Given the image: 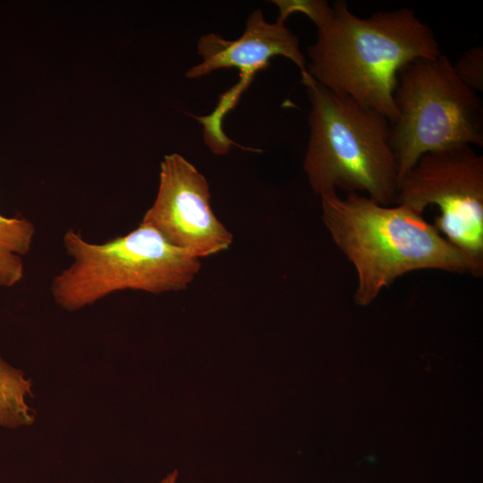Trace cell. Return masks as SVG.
I'll return each mask as SVG.
<instances>
[{"instance_id":"obj_8","label":"cell","mask_w":483,"mask_h":483,"mask_svg":"<svg viewBox=\"0 0 483 483\" xmlns=\"http://www.w3.org/2000/svg\"><path fill=\"white\" fill-rule=\"evenodd\" d=\"M198 55L202 61L192 66L186 76L191 79L208 75L218 69L240 70L242 82L259 70L269 65L272 57L281 55L292 61L301 71L307 72V60L300 48L299 38L284 23L267 22L258 9L249 16L243 34L237 39L226 40L215 33L199 38Z\"/></svg>"},{"instance_id":"obj_11","label":"cell","mask_w":483,"mask_h":483,"mask_svg":"<svg viewBox=\"0 0 483 483\" xmlns=\"http://www.w3.org/2000/svg\"><path fill=\"white\" fill-rule=\"evenodd\" d=\"M279 10L276 21L284 23L292 13L307 15L318 29L324 26L331 17L333 6L324 0H276L273 1Z\"/></svg>"},{"instance_id":"obj_5","label":"cell","mask_w":483,"mask_h":483,"mask_svg":"<svg viewBox=\"0 0 483 483\" xmlns=\"http://www.w3.org/2000/svg\"><path fill=\"white\" fill-rule=\"evenodd\" d=\"M397 117L391 144L401 178L426 153L455 146H483L482 103L440 54L418 59L398 74L394 93Z\"/></svg>"},{"instance_id":"obj_13","label":"cell","mask_w":483,"mask_h":483,"mask_svg":"<svg viewBox=\"0 0 483 483\" xmlns=\"http://www.w3.org/2000/svg\"><path fill=\"white\" fill-rule=\"evenodd\" d=\"M178 477V471L174 470L164 478L160 483H176Z\"/></svg>"},{"instance_id":"obj_4","label":"cell","mask_w":483,"mask_h":483,"mask_svg":"<svg viewBox=\"0 0 483 483\" xmlns=\"http://www.w3.org/2000/svg\"><path fill=\"white\" fill-rule=\"evenodd\" d=\"M63 242L72 261L53 277L50 292L69 311L124 290L153 294L185 290L201 267L199 258L141 222L127 234L103 243L88 242L69 229Z\"/></svg>"},{"instance_id":"obj_12","label":"cell","mask_w":483,"mask_h":483,"mask_svg":"<svg viewBox=\"0 0 483 483\" xmlns=\"http://www.w3.org/2000/svg\"><path fill=\"white\" fill-rule=\"evenodd\" d=\"M453 71L467 87L477 91L483 90V47L476 46L466 51L455 63Z\"/></svg>"},{"instance_id":"obj_3","label":"cell","mask_w":483,"mask_h":483,"mask_svg":"<svg viewBox=\"0 0 483 483\" xmlns=\"http://www.w3.org/2000/svg\"><path fill=\"white\" fill-rule=\"evenodd\" d=\"M310 103L303 170L314 193L342 189L365 193L384 206L396 204L399 168L391 122L377 111L301 75Z\"/></svg>"},{"instance_id":"obj_2","label":"cell","mask_w":483,"mask_h":483,"mask_svg":"<svg viewBox=\"0 0 483 483\" xmlns=\"http://www.w3.org/2000/svg\"><path fill=\"white\" fill-rule=\"evenodd\" d=\"M319 197L325 226L357 273L356 304H370L411 271L468 273L461 252L410 207L380 205L359 193L343 199L330 191Z\"/></svg>"},{"instance_id":"obj_1","label":"cell","mask_w":483,"mask_h":483,"mask_svg":"<svg viewBox=\"0 0 483 483\" xmlns=\"http://www.w3.org/2000/svg\"><path fill=\"white\" fill-rule=\"evenodd\" d=\"M328 21L307 48V72L329 90L385 115L397 117L394 93L401 70L441 54L432 30L409 8L355 15L334 3Z\"/></svg>"},{"instance_id":"obj_7","label":"cell","mask_w":483,"mask_h":483,"mask_svg":"<svg viewBox=\"0 0 483 483\" xmlns=\"http://www.w3.org/2000/svg\"><path fill=\"white\" fill-rule=\"evenodd\" d=\"M210 197L207 179L190 161L177 153L166 155L157 196L141 223L199 259L216 255L228 250L233 237L215 215Z\"/></svg>"},{"instance_id":"obj_6","label":"cell","mask_w":483,"mask_h":483,"mask_svg":"<svg viewBox=\"0 0 483 483\" xmlns=\"http://www.w3.org/2000/svg\"><path fill=\"white\" fill-rule=\"evenodd\" d=\"M396 204L420 214L436 206L434 227L461 252L468 274L483 275V157L471 146L421 156L401 178Z\"/></svg>"},{"instance_id":"obj_9","label":"cell","mask_w":483,"mask_h":483,"mask_svg":"<svg viewBox=\"0 0 483 483\" xmlns=\"http://www.w3.org/2000/svg\"><path fill=\"white\" fill-rule=\"evenodd\" d=\"M36 229L23 217L0 214V286L11 288L24 276V258L30 252Z\"/></svg>"},{"instance_id":"obj_10","label":"cell","mask_w":483,"mask_h":483,"mask_svg":"<svg viewBox=\"0 0 483 483\" xmlns=\"http://www.w3.org/2000/svg\"><path fill=\"white\" fill-rule=\"evenodd\" d=\"M31 386L23 371L0 355V427L15 428L34 422L33 411L26 402V397L32 396Z\"/></svg>"}]
</instances>
